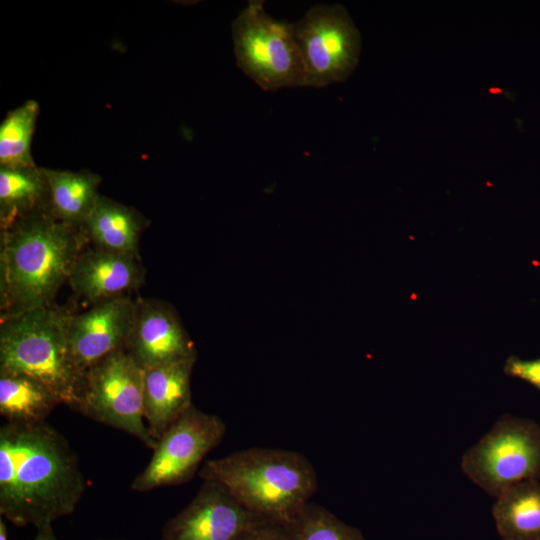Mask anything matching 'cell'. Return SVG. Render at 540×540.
Segmentation results:
<instances>
[{
    "label": "cell",
    "mask_w": 540,
    "mask_h": 540,
    "mask_svg": "<svg viewBox=\"0 0 540 540\" xmlns=\"http://www.w3.org/2000/svg\"><path fill=\"white\" fill-rule=\"evenodd\" d=\"M86 488L67 439L47 422L0 428V514L17 526H51Z\"/></svg>",
    "instance_id": "6da1fadb"
},
{
    "label": "cell",
    "mask_w": 540,
    "mask_h": 540,
    "mask_svg": "<svg viewBox=\"0 0 540 540\" xmlns=\"http://www.w3.org/2000/svg\"><path fill=\"white\" fill-rule=\"evenodd\" d=\"M87 244L81 228L60 222L49 212L1 230V318L52 306Z\"/></svg>",
    "instance_id": "7a4b0ae2"
},
{
    "label": "cell",
    "mask_w": 540,
    "mask_h": 540,
    "mask_svg": "<svg viewBox=\"0 0 540 540\" xmlns=\"http://www.w3.org/2000/svg\"><path fill=\"white\" fill-rule=\"evenodd\" d=\"M213 481L245 509L265 521L284 524L318 488L317 473L301 453L252 447L203 462L198 472Z\"/></svg>",
    "instance_id": "3957f363"
},
{
    "label": "cell",
    "mask_w": 540,
    "mask_h": 540,
    "mask_svg": "<svg viewBox=\"0 0 540 540\" xmlns=\"http://www.w3.org/2000/svg\"><path fill=\"white\" fill-rule=\"evenodd\" d=\"M67 311L53 305L0 318V372L29 376L75 410L85 372L75 361L66 334Z\"/></svg>",
    "instance_id": "277c9868"
},
{
    "label": "cell",
    "mask_w": 540,
    "mask_h": 540,
    "mask_svg": "<svg viewBox=\"0 0 540 540\" xmlns=\"http://www.w3.org/2000/svg\"><path fill=\"white\" fill-rule=\"evenodd\" d=\"M231 33L236 65L260 89L307 87L291 23L268 14L264 1L250 0L232 21Z\"/></svg>",
    "instance_id": "5b68a950"
},
{
    "label": "cell",
    "mask_w": 540,
    "mask_h": 540,
    "mask_svg": "<svg viewBox=\"0 0 540 540\" xmlns=\"http://www.w3.org/2000/svg\"><path fill=\"white\" fill-rule=\"evenodd\" d=\"M461 469L495 498L513 485L540 479V425L528 418L502 415L463 453Z\"/></svg>",
    "instance_id": "8992f818"
},
{
    "label": "cell",
    "mask_w": 540,
    "mask_h": 540,
    "mask_svg": "<svg viewBox=\"0 0 540 540\" xmlns=\"http://www.w3.org/2000/svg\"><path fill=\"white\" fill-rule=\"evenodd\" d=\"M143 375L125 349L116 350L87 369L77 411L94 421L122 430L154 449L144 419Z\"/></svg>",
    "instance_id": "52a82bcc"
},
{
    "label": "cell",
    "mask_w": 540,
    "mask_h": 540,
    "mask_svg": "<svg viewBox=\"0 0 540 540\" xmlns=\"http://www.w3.org/2000/svg\"><path fill=\"white\" fill-rule=\"evenodd\" d=\"M306 70L307 87L346 81L359 62L361 36L341 4L312 6L291 23Z\"/></svg>",
    "instance_id": "ba28073f"
},
{
    "label": "cell",
    "mask_w": 540,
    "mask_h": 540,
    "mask_svg": "<svg viewBox=\"0 0 540 540\" xmlns=\"http://www.w3.org/2000/svg\"><path fill=\"white\" fill-rule=\"evenodd\" d=\"M225 433L220 417L192 405L157 440L151 459L134 478L131 489L148 492L191 480Z\"/></svg>",
    "instance_id": "9c48e42d"
},
{
    "label": "cell",
    "mask_w": 540,
    "mask_h": 540,
    "mask_svg": "<svg viewBox=\"0 0 540 540\" xmlns=\"http://www.w3.org/2000/svg\"><path fill=\"white\" fill-rule=\"evenodd\" d=\"M261 521L223 486L203 481L194 498L165 524L162 540H240Z\"/></svg>",
    "instance_id": "30bf717a"
},
{
    "label": "cell",
    "mask_w": 540,
    "mask_h": 540,
    "mask_svg": "<svg viewBox=\"0 0 540 540\" xmlns=\"http://www.w3.org/2000/svg\"><path fill=\"white\" fill-rule=\"evenodd\" d=\"M125 350L143 369L196 360L195 345L175 309L157 299H139Z\"/></svg>",
    "instance_id": "8fae6325"
},
{
    "label": "cell",
    "mask_w": 540,
    "mask_h": 540,
    "mask_svg": "<svg viewBox=\"0 0 540 540\" xmlns=\"http://www.w3.org/2000/svg\"><path fill=\"white\" fill-rule=\"evenodd\" d=\"M136 311L129 295L100 301L87 311L67 313L66 334L72 355L86 373L108 354L125 349Z\"/></svg>",
    "instance_id": "7c38bea8"
},
{
    "label": "cell",
    "mask_w": 540,
    "mask_h": 540,
    "mask_svg": "<svg viewBox=\"0 0 540 540\" xmlns=\"http://www.w3.org/2000/svg\"><path fill=\"white\" fill-rule=\"evenodd\" d=\"M145 268L140 256L86 245L72 267L68 283L73 293L91 305L128 295L140 288Z\"/></svg>",
    "instance_id": "4fadbf2b"
},
{
    "label": "cell",
    "mask_w": 540,
    "mask_h": 540,
    "mask_svg": "<svg viewBox=\"0 0 540 540\" xmlns=\"http://www.w3.org/2000/svg\"><path fill=\"white\" fill-rule=\"evenodd\" d=\"M196 360L144 370V419L157 442L192 405L191 374Z\"/></svg>",
    "instance_id": "5bb4252c"
},
{
    "label": "cell",
    "mask_w": 540,
    "mask_h": 540,
    "mask_svg": "<svg viewBox=\"0 0 540 540\" xmlns=\"http://www.w3.org/2000/svg\"><path fill=\"white\" fill-rule=\"evenodd\" d=\"M149 221L136 209L100 195L82 226L88 245L139 256V240Z\"/></svg>",
    "instance_id": "9a60e30c"
},
{
    "label": "cell",
    "mask_w": 540,
    "mask_h": 540,
    "mask_svg": "<svg viewBox=\"0 0 540 540\" xmlns=\"http://www.w3.org/2000/svg\"><path fill=\"white\" fill-rule=\"evenodd\" d=\"M45 212L50 213V197L43 168L0 166V231Z\"/></svg>",
    "instance_id": "2e32d148"
},
{
    "label": "cell",
    "mask_w": 540,
    "mask_h": 540,
    "mask_svg": "<svg viewBox=\"0 0 540 540\" xmlns=\"http://www.w3.org/2000/svg\"><path fill=\"white\" fill-rule=\"evenodd\" d=\"M50 197V214L60 222L81 228L100 196L101 177L93 172L43 168Z\"/></svg>",
    "instance_id": "e0dca14e"
},
{
    "label": "cell",
    "mask_w": 540,
    "mask_h": 540,
    "mask_svg": "<svg viewBox=\"0 0 540 540\" xmlns=\"http://www.w3.org/2000/svg\"><path fill=\"white\" fill-rule=\"evenodd\" d=\"M492 515L502 540H540V479L502 492L495 498Z\"/></svg>",
    "instance_id": "ac0fdd59"
},
{
    "label": "cell",
    "mask_w": 540,
    "mask_h": 540,
    "mask_svg": "<svg viewBox=\"0 0 540 540\" xmlns=\"http://www.w3.org/2000/svg\"><path fill=\"white\" fill-rule=\"evenodd\" d=\"M59 399L37 380L17 373L0 372V414L8 424L35 425L60 405Z\"/></svg>",
    "instance_id": "d6986e66"
},
{
    "label": "cell",
    "mask_w": 540,
    "mask_h": 540,
    "mask_svg": "<svg viewBox=\"0 0 540 540\" xmlns=\"http://www.w3.org/2000/svg\"><path fill=\"white\" fill-rule=\"evenodd\" d=\"M39 114V105L27 100L9 111L0 124V166L36 165L31 155V142Z\"/></svg>",
    "instance_id": "ffe728a7"
},
{
    "label": "cell",
    "mask_w": 540,
    "mask_h": 540,
    "mask_svg": "<svg viewBox=\"0 0 540 540\" xmlns=\"http://www.w3.org/2000/svg\"><path fill=\"white\" fill-rule=\"evenodd\" d=\"M282 525L288 540H365L359 529L310 502Z\"/></svg>",
    "instance_id": "44dd1931"
},
{
    "label": "cell",
    "mask_w": 540,
    "mask_h": 540,
    "mask_svg": "<svg viewBox=\"0 0 540 540\" xmlns=\"http://www.w3.org/2000/svg\"><path fill=\"white\" fill-rule=\"evenodd\" d=\"M503 371L506 375L521 379L540 391V357L524 360L510 356L505 361Z\"/></svg>",
    "instance_id": "7402d4cb"
},
{
    "label": "cell",
    "mask_w": 540,
    "mask_h": 540,
    "mask_svg": "<svg viewBox=\"0 0 540 540\" xmlns=\"http://www.w3.org/2000/svg\"><path fill=\"white\" fill-rule=\"evenodd\" d=\"M240 540H288V537L282 524L261 521Z\"/></svg>",
    "instance_id": "603a6c76"
},
{
    "label": "cell",
    "mask_w": 540,
    "mask_h": 540,
    "mask_svg": "<svg viewBox=\"0 0 540 540\" xmlns=\"http://www.w3.org/2000/svg\"><path fill=\"white\" fill-rule=\"evenodd\" d=\"M33 540H58L51 526H45L37 529Z\"/></svg>",
    "instance_id": "cb8c5ba5"
},
{
    "label": "cell",
    "mask_w": 540,
    "mask_h": 540,
    "mask_svg": "<svg viewBox=\"0 0 540 540\" xmlns=\"http://www.w3.org/2000/svg\"><path fill=\"white\" fill-rule=\"evenodd\" d=\"M0 540H8L7 538V528L4 523L3 517L0 519Z\"/></svg>",
    "instance_id": "d4e9b609"
},
{
    "label": "cell",
    "mask_w": 540,
    "mask_h": 540,
    "mask_svg": "<svg viewBox=\"0 0 540 540\" xmlns=\"http://www.w3.org/2000/svg\"><path fill=\"white\" fill-rule=\"evenodd\" d=\"M118 540V539H117Z\"/></svg>",
    "instance_id": "484cf974"
}]
</instances>
